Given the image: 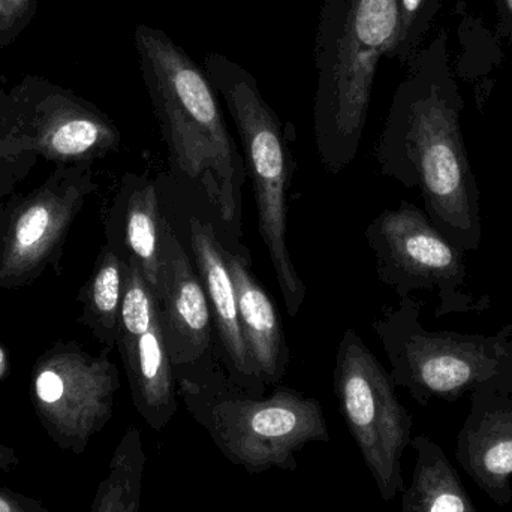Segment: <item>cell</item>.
I'll use <instances>...</instances> for the list:
<instances>
[{
    "label": "cell",
    "instance_id": "1",
    "mask_svg": "<svg viewBox=\"0 0 512 512\" xmlns=\"http://www.w3.org/2000/svg\"><path fill=\"white\" fill-rule=\"evenodd\" d=\"M375 147L385 177L418 189L433 227L462 252L481 245L480 189L460 126L465 101L441 29L409 63Z\"/></svg>",
    "mask_w": 512,
    "mask_h": 512
},
{
    "label": "cell",
    "instance_id": "2",
    "mask_svg": "<svg viewBox=\"0 0 512 512\" xmlns=\"http://www.w3.org/2000/svg\"><path fill=\"white\" fill-rule=\"evenodd\" d=\"M134 39L171 167L203 189L225 231L221 242L249 258L242 243V189L248 174L218 92L206 71L164 30L140 23Z\"/></svg>",
    "mask_w": 512,
    "mask_h": 512
},
{
    "label": "cell",
    "instance_id": "3",
    "mask_svg": "<svg viewBox=\"0 0 512 512\" xmlns=\"http://www.w3.org/2000/svg\"><path fill=\"white\" fill-rule=\"evenodd\" d=\"M399 32V0H324L315 42L313 134L328 173L355 161L366 128L376 69Z\"/></svg>",
    "mask_w": 512,
    "mask_h": 512
},
{
    "label": "cell",
    "instance_id": "4",
    "mask_svg": "<svg viewBox=\"0 0 512 512\" xmlns=\"http://www.w3.org/2000/svg\"><path fill=\"white\" fill-rule=\"evenodd\" d=\"M176 381L189 414L222 456L251 475L295 471L298 451L313 442H330L321 403L291 388L255 397L204 367L176 372Z\"/></svg>",
    "mask_w": 512,
    "mask_h": 512
},
{
    "label": "cell",
    "instance_id": "5",
    "mask_svg": "<svg viewBox=\"0 0 512 512\" xmlns=\"http://www.w3.org/2000/svg\"><path fill=\"white\" fill-rule=\"evenodd\" d=\"M390 361L396 387L421 406L432 400L454 403L477 391L512 396V327L493 336L427 330L421 303L412 295L382 310L373 322Z\"/></svg>",
    "mask_w": 512,
    "mask_h": 512
},
{
    "label": "cell",
    "instance_id": "6",
    "mask_svg": "<svg viewBox=\"0 0 512 512\" xmlns=\"http://www.w3.org/2000/svg\"><path fill=\"white\" fill-rule=\"evenodd\" d=\"M204 71L233 116L245 152L246 174L254 188L258 230L270 258L289 316H297L306 300V283L288 249V189L294 161L282 122L265 101L248 69L221 53L204 59Z\"/></svg>",
    "mask_w": 512,
    "mask_h": 512
},
{
    "label": "cell",
    "instance_id": "7",
    "mask_svg": "<svg viewBox=\"0 0 512 512\" xmlns=\"http://www.w3.org/2000/svg\"><path fill=\"white\" fill-rule=\"evenodd\" d=\"M343 420L385 502L405 490L402 459L412 442L414 420L396 394L390 372L348 328L337 349L333 375Z\"/></svg>",
    "mask_w": 512,
    "mask_h": 512
},
{
    "label": "cell",
    "instance_id": "8",
    "mask_svg": "<svg viewBox=\"0 0 512 512\" xmlns=\"http://www.w3.org/2000/svg\"><path fill=\"white\" fill-rule=\"evenodd\" d=\"M366 240L379 280L400 298L414 291L433 292L438 318L483 309L466 289L465 252L451 245L414 204L403 201L397 209L384 210L367 227Z\"/></svg>",
    "mask_w": 512,
    "mask_h": 512
},
{
    "label": "cell",
    "instance_id": "9",
    "mask_svg": "<svg viewBox=\"0 0 512 512\" xmlns=\"http://www.w3.org/2000/svg\"><path fill=\"white\" fill-rule=\"evenodd\" d=\"M116 364L75 345H56L33 367L30 399L48 438L81 456L113 417L119 390Z\"/></svg>",
    "mask_w": 512,
    "mask_h": 512
},
{
    "label": "cell",
    "instance_id": "10",
    "mask_svg": "<svg viewBox=\"0 0 512 512\" xmlns=\"http://www.w3.org/2000/svg\"><path fill=\"white\" fill-rule=\"evenodd\" d=\"M0 129L56 161H95L120 143L119 129L99 108L39 77L0 92Z\"/></svg>",
    "mask_w": 512,
    "mask_h": 512
},
{
    "label": "cell",
    "instance_id": "11",
    "mask_svg": "<svg viewBox=\"0 0 512 512\" xmlns=\"http://www.w3.org/2000/svg\"><path fill=\"white\" fill-rule=\"evenodd\" d=\"M158 304L174 372L200 369L212 354L215 324L203 282L167 218L162 224Z\"/></svg>",
    "mask_w": 512,
    "mask_h": 512
},
{
    "label": "cell",
    "instance_id": "12",
    "mask_svg": "<svg viewBox=\"0 0 512 512\" xmlns=\"http://www.w3.org/2000/svg\"><path fill=\"white\" fill-rule=\"evenodd\" d=\"M93 188L86 171L74 180L45 185L24 201L3 237L0 285H20L47 264Z\"/></svg>",
    "mask_w": 512,
    "mask_h": 512
},
{
    "label": "cell",
    "instance_id": "13",
    "mask_svg": "<svg viewBox=\"0 0 512 512\" xmlns=\"http://www.w3.org/2000/svg\"><path fill=\"white\" fill-rule=\"evenodd\" d=\"M189 245L197 262L198 276L206 289L228 379L251 396L264 397L265 387L259 381L243 336L236 289L222 252L224 243L215 225L191 218Z\"/></svg>",
    "mask_w": 512,
    "mask_h": 512
},
{
    "label": "cell",
    "instance_id": "14",
    "mask_svg": "<svg viewBox=\"0 0 512 512\" xmlns=\"http://www.w3.org/2000/svg\"><path fill=\"white\" fill-rule=\"evenodd\" d=\"M471 409L457 435L456 460L495 502L512 501V396L498 391L471 394Z\"/></svg>",
    "mask_w": 512,
    "mask_h": 512
},
{
    "label": "cell",
    "instance_id": "15",
    "mask_svg": "<svg viewBox=\"0 0 512 512\" xmlns=\"http://www.w3.org/2000/svg\"><path fill=\"white\" fill-rule=\"evenodd\" d=\"M155 182L141 174L123 177L108 221V246L137 265L158 300L161 288V240L164 224Z\"/></svg>",
    "mask_w": 512,
    "mask_h": 512
},
{
    "label": "cell",
    "instance_id": "16",
    "mask_svg": "<svg viewBox=\"0 0 512 512\" xmlns=\"http://www.w3.org/2000/svg\"><path fill=\"white\" fill-rule=\"evenodd\" d=\"M222 252L233 277L243 336L259 381L265 388L276 387L289 364L282 319L267 292L252 276L251 259L225 245Z\"/></svg>",
    "mask_w": 512,
    "mask_h": 512
},
{
    "label": "cell",
    "instance_id": "17",
    "mask_svg": "<svg viewBox=\"0 0 512 512\" xmlns=\"http://www.w3.org/2000/svg\"><path fill=\"white\" fill-rule=\"evenodd\" d=\"M117 346L135 409L150 429L161 432L179 408L176 372L165 345L161 310L149 330Z\"/></svg>",
    "mask_w": 512,
    "mask_h": 512
},
{
    "label": "cell",
    "instance_id": "18",
    "mask_svg": "<svg viewBox=\"0 0 512 512\" xmlns=\"http://www.w3.org/2000/svg\"><path fill=\"white\" fill-rule=\"evenodd\" d=\"M417 460L409 487L402 492V512H480L445 451L429 436L411 442Z\"/></svg>",
    "mask_w": 512,
    "mask_h": 512
},
{
    "label": "cell",
    "instance_id": "19",
    "mask_svg": "<svg viewBox=\"0 0 512 512\" xmlns=\"http://www.w3.org/2000/svg\"><path fill=\"white\" fill-rule=\"evenodd\" d=\"M146 465L140 430L129 427L111 456L89 512H140Z\"/></svg>",
    "mask_w": 512,
    "mask_h": 512
},
{
    "label": "cell",
    "instance_id": "20",
    "mask_svg": "<svg viewBox=\"0 0 512 512\" xmlns=\"http://www.w3.org/2000/svg\"><path fill=\"white\" fill-rule=\"evenodd\" d=\"M126 270L128 262L107 245L102 249L95 271L83 291V321L93 336L108 348L117 343Z\"/></svg>",
    "mask_w": 512,
    "mask_h": 512
},
{
    "label": "cell",
    "instance_id": "21",
    "mask_svg": "<svg viewBox=\"0 0 512 512\" xmlns=\"http://www.w3.org/2000/svg\"><path fill=\"white\" fill-rule=\"evenodd\" d=\"M445 0H399V32L390 59L408 66L424 47Z\"/></svg>",
    "mask_w": 512,
    "mask_h": 512
},
{
    "label": "cell",
    "instance_id": "22",
    "mask_svg": "<svg viewBox=\"0 0 512 512\" xmlns=\"http://www.w3.org/2000/svg\"><path fill=\"white\" fill-rule=\"evenodd\" d=\"M38 0H0V51L12 44L32 23Z\"/></svg>",
    "mask_w": 512,
    "mask_h": 512
},
{
    "label": "cell",
    "instance_id": "23",
    "mask_svg": "<svg viewBox=\"0 0 512 512\" xmlns=\"http://www.w3.org/2000/svg\"><path fill=\"white\" fill-rule=\"evenodd\" d=\"M0 512H50L39 499L0 487Z\"/></svg>",
    "mask_w": 512,
    "mask_h": 512
},
{
    "label": "cell",
    "instance_id": "24",
    "mask_svg": "<svg viewBox=\"0 0 512 512\" xmlns=\"http://www.w3.org/2000/svg\"><path fill=\"white\" fill-rule=\"evenodd\" d=\"M499 33L512 45V0H495Z\"/></svg>",
    "mask_w": 512,
    "mask_h": 512
},
{
    "label": "cell",
    "instance_id": "25",
    "mask_svg": "<svg viewBox=\"0 0 512 512\" xmlns=\"http://www.w3.org/2000/svg\"><path fill=\"white\" fill-rule=\"evenodd\" d=\"M20 466V456L14 448L8 447L0 441V471L12 472Z\"/></svg>",
    "mask_w": 512,
    "mask_h": 512
},
{
    "label": "cell",
    "instance_id": "26",
    "mask_svg": "<svg viewBox=\"0 0 512 512\" xmlns=\"http://www.w3.org/2000/svg\"><path fill=\"white\" fill-rule=\"evenodd\" d=\"M5 354H3L2 349H0V376H2L3 370H5Z\"/></svg>",
    "mask_w": 512,
    "mask_h": 512
}]
</instances>
